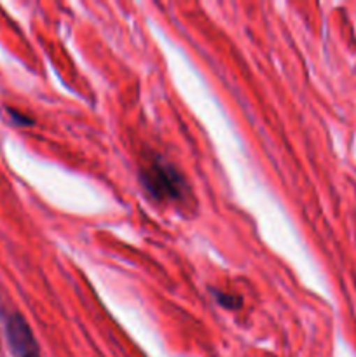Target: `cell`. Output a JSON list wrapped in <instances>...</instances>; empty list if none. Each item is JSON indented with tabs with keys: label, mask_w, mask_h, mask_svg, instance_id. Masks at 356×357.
<instances>
[{
	"label": "cell",
	"mask_w": 356,
	"mask_h": 357,
	"mask_svg": "<svg viewBox=\"0 0 356 357\" xmlns=\"http://www.w3.org/2000/svg\"><path fill=\"white\" fill-rule=\"evenodd\" d=\"M213 296L215 300L218 302L220 307L227 310H237L241 305H243V298L239 295H229V293H223V291H216V289H212Z\"/></svg>",
	"instance_id": "cell-3"
},
{
	"label": "cell",
	"mask_w": 356,
	"mask_h": 357,
	"mask_svg": "<svg viewBox=\"0 0 356 357\" xmlns=\"http://www.w3.org/2000/svg\"><path fill=\"white\" fill-rule=\"evenodd\" d=\"M0 319L14 357H40V349L34 331L20 312L13 309H0Z\"/></svg>",
	"instance_id": "cell-2"
},
{
	"label": "cell",
	"mask_w": 356,
	"mask_h": 357,
	"mask_svg": "<svg viewBox=\"0 0 356 357\" xmlns=\"http://www.w3.org/2000/svg\"><path fill=\"white\" fill-rule=\"evenodd\" d=\"M140 181L147 194L159 202H177L184 199L187 183L180 171L161 157L150 160L140 171Z\"/></svg>",
	"instance_id": "cell-1"
},
{
	"label": "cell",
	"mask_w": 356,
	"mask_h": 357,
	"mask_svg": "<svg viewBox=\"0 0 356 357\" xmlns=\"http://www.w3.org/2000/svg\"><path fill=\"white\" fill-rule=\"evenodd\" d=\"M3 110H6V115H7V119H9V122H13L14 126H31L34 124V119L28 117V115H24V114H21V112L14 110V108L6 107Z\"/></svg>",
	"instance_id": "cell-4"
}]
</instances>
